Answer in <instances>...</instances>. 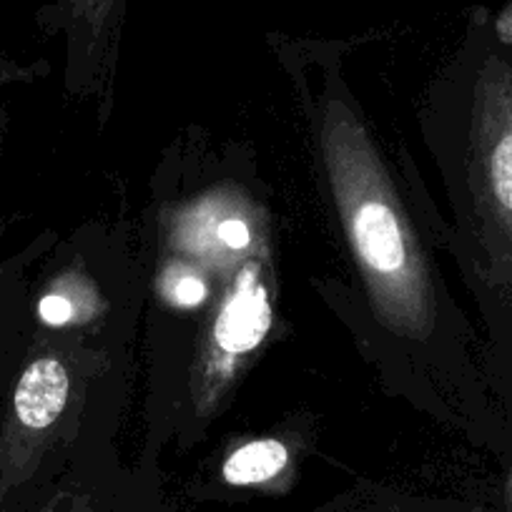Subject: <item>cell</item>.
I'll use <instances>...</instances> for the list:
<instances>
[{
  "instance_id": "cell-3",
  "label": "cell",
  "mask_w": 512,
  "mask_h": 512,
  "mask_svg": "<svg viewBox=\"0 0 512 512\" xmlns=\"http://www.w3.org/2000/svg\"><path fill=\"white\" fill-rule=\"evenodd\" d=\"M81 344L61 329H31L26 354L0 405V492L38 470L81 417Z\"/></svg>"
},
{
  "instance_id": "cell-8",
  "label": "cell",
  "mask_w": 512,
  "mask_h": 512,
  "mask_svg": "<svg viewBox=\"0 0 512 512\" xmlns=\"http://www.w3.org/2000/svg\"><path fill=\"white\" fill-rule=\"evenodd\" d=\"M166 294L176 307L194 309L209 299V284L191 269H176L174 277L166 279Z\"/></svg>"
},
{
  "instance_id": "cell-5",
  "label": "cell",
  "mask_w": 512,
  "mask_h": 512,
  "mask_svg": "<svg viewBox=\"0 0 512 512\" xmlns=\"http://www.w3.org/2000/svg\"><path fill=\"white\" fill-rule=\"evenodd\" d=\"M31 339L26 289V256L0 264V405L18 372Z\"/></svg>"
},
{
  "instance_id": "cell-6",
  "label": "cell",
  "mask_w": 512,
  "mask_h": 512,
  "mask_svg": "<svg viewBox=\"0 0 512 512\" xmlns=\"http://www.w3.org/2000/svg\"><path fill=\"white\" fill-rule=\"evenodd\" d=\"M289 450L277 437H264L241 445L239 450L226 457L221 475L229 485H262V482L274 480L279 472L287 467Z\"/></svg>"
},
{
  "instance_id": "cell-4",
  "label": "cell",
  "mask_w": 512,
  "mask_h": 512,
  "mask_svg": "<svg viewBox=\"0 0 512 512\" xmlns=\"http://www.w3.org/2000/svg\"><path fill=\"white\" fill-rule=\"evenodd\" d=\"M274 324V267L269 244L256 241L236 256L234 272L214 307L199 357L196 397L201 410H211L226 392L246 359L264 344Z\"/></svg>"
},
{
  "instance_id": "cell-2",
  "label": "cell",
  "mask_w": 512,
  "mask_h": 512,
  "mask_svg": "<svg viewBox=\"0 0 512 512\" xmlns=\"http://www.w3.org/2000/svg\"><path fill=\"white\" fill-rule=\"evenodd\" d=\"M319 146L339 221L374 314L400 337H430L437 327L430 262L382 154L339 86H329L324 96Z\"/></svg>"
},
{
  "instance_id": "cell-10",
  "label": "cell",
  "mask_w": 512,
  "mask_h": 512,
  "mask_svg": "<svg viewBox=\"0 0 512 512\" xmlns=\"http://www.w3.org/2000/svg\"><path fill=\"white\" fill-rule=\"evenodd\" d=\"M507 510L512 512V462L510 470H507Z\"/></svg>"
},
{
  "instance_id": "cell-7",
  "label": "cell",
  "mask_w": 512,
  "mask_h": 512,
  "mask_svg": "<svg viewBox=\"0 0 512 512\" xmlns=\"http://www.w3.org/2000/svg\"><path fill=\"white\" fill-rule=\"evenodd\" d=\"M78 304L73 302V294L61 287H48L36 302V322L46 329H66L76 322Z\"/></svg>"
},
{
  "instance_id": "cell-1",
  "label": "cell",
  "mask_w": 512,
  "mask_h": 512,
  "mask_svg": "<svg viewBox=\"0 0 512 512\" xmlns=\"http://www.w3.org/2000/svg\"><path fill=\"white\" fill-rule=\"evenodd\" d=\"M442 156L467 279L495 339L497 390L512 412V48L500 38H482L447 86Z\"/></svg>"
},
{
  "instance_id": "cell-9",
  "label": "cell",
  "mask_w": 512,
  "mask_h": 512,
  "mask_svg": "<svg viewBox=\"0 0 512 512\" xmlns=\"http://www.w3.org/2000/svg\"><path fill=\"white\" fill-rule=\"evenodd\" d=\"M13 78H16L13 68L0 58V93H3V88H6ZM3 139H6V106H3V98H0V149H3Z\"/></svg>"
}]
</instances>
